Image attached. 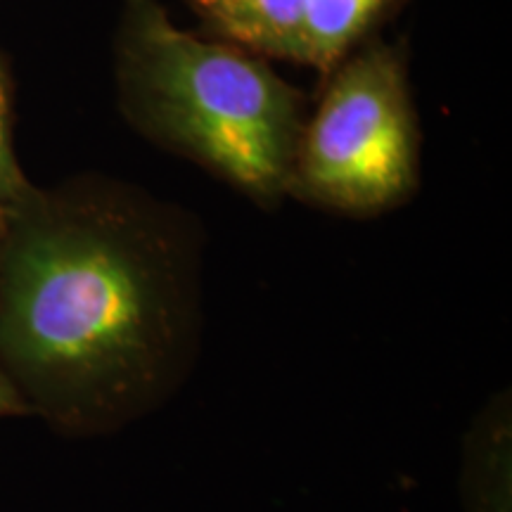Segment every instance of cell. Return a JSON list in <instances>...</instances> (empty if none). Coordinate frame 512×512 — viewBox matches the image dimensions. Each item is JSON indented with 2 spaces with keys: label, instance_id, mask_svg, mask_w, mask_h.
<instances>
[{
  "label": "cell",
  "instance_id": "obj_1",
  "mask_svg": "<svg viewBox=\"0 0 512 512\" xmlns=\"http://www.w3.org/2000/svg\"><path fill=\"white\" fill-rule=\"evenodd\" d=\"M204 230L112 178L36 188L0 247V368L31 418L107 437L164 408L200 361Z\"/></svg>",
  "mask_w": 512,
  "mask_h": 512
},
{
  "label": "cell",
  "instance_id": "obj_9",
  "mask_svg": "<svg viewBox=\"0 0 512 512\" xmlns=\"http://www.w3.org/2000/svg\"><path fill=\"white\" fill-rule=\"evenodd\" d=\"M8 211H10V209H0V247H3V235H5V223H8Z\"/></svg>",
  "mask_w": 512,
  "mask_h": 512
},
{
  "label": "cell",
  "instance_id": "obj_2",
  "mask_svg": "<svg viewBox=\"0 0 512 512\" xmlns=\"http://www.w3.org/2000/svg\"><path fill=\"white\" fill-rule=\"evenodd\" d=\"M114 79L121 117L140 136L259 207L285 200L309 112L264 57L178 29L159 0H121Z\"/></svg>",
  "mask_w": 512,
  "mask_h": 512
},
{
  "label": "cell",
  "instance_id": "obj_7",
  "mask_svg": "<svg viewBox=\"0 0 512 512\" xmlns=\"http://www.w3.org/2000/svg\"><path fill=\"white\" fill-rule=\"evenodd\" d=\"M12 100H15V88H12L10 67L0 53V209H12L36 188L24 174L15 152V133H12L15 107H12Z\"/></svg>",
  "mask_w": 512,
  "mask_h": 512
},
{
  "label": "cell",
  "instance_id": "obj_6",
  "mask_svg": "<svg viewBox=\"0 0 512 512\" xmlns=\"http://www.w3.org/2000/svg\"><path fill=\"white\" fill-rule=\"evenodd\" d=\"M396 3L399 0H309L302 64L330 74L344 57L370 41V34Z\"/></svg>",
  "mask_w": 512,
  "mask_h": 512
},
{
  "label": "cell",
  "instance_id": "obj_4",
  "mask_svg": "<svg viewBox=\"0 0 512 512\" xmlns=\"http://www.w3.org/2000/svg\"><path fill=\"white\" fill-rule=\"evenodd\" d=\"M190 10L221 41L264 60L302 64L309 0H188Z\"/></svg>",
  "mask_w": 512,
  "mask_h": 512
},
{
  "label": "cell",
  "instance_id": "obj_8",
  "mask_svg": "<svg viewBox=\"0 0 512 512\" xmlns=\"http://www.w3.org/2000/svg\"><path fill=\"white\" fill-rule=\"evenodd\" d=\"M31 418L27 403L15 389V384L10 382V377L0 368V418Z\"/></svg>",
  "mask_w": 512,
  "mask_h": 512
},
{
  "label": "cell",
  "instance_id": "obj_5",
  "mask_svg": "<svg viewBox=\"0 0 512 512\" xmlns=\"http://www.w3.org/2000/svg\"><path fill=\"white\" fill-rule=\"evenodd\" d=\"M512 413L510 394L484 403L463 439L460 496L463 512H510L512 482Z\"/></svg>",
  "mask_w": 512,
  "mask_h": 512
},
{
  "label": "cell",
  "instance_id": "obj_3",
  "mask_svg": "<svg viewBox=\"0 0 512 512\" xmlns=\"http://www.w3.org/2000/svg\"><path fill=\"white\" fill-rule=\"evenodd\" d=\"M304 121L287 197L344 216H377L420 185V133L399 46L366 41L332 69Z\"/></svg>",
  "mask_w": 512,
  "mask_h": 512
}]
</instances>
